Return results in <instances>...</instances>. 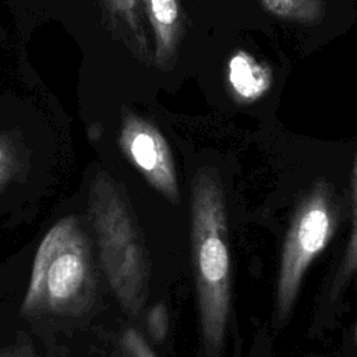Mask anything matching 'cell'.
Listing matches in <instances>:
<instances>
[{
  "instance_id": "cell-1",
  "label": "cell",
  "mask_w": 357,
  "mask_h": 357,
  "mask_svg": "<svg viewBox=\"0 0 357 357\" xmlns=\"http://www.w3.org/2000/svg\"><path fill=\"white\" fill-rule=\"evenodd\" d=\"M191 251L202 342L216 357L230 314V252L223 190L211 169L198 170L191 184Z\"/></svg>"
},
{
  "instance_id": "cell-2",
  "label": "cell",
  "mask_w": 357,
  "mask_h": 357,
  "mask_svg": "<svg viewBox=\"0 0 357 357\" xmlns=\"http://www.w3.org/2000/svg\"><path fill=\"white\" fill-rule=\"evenodd\" d=\"M93 284L86 234L77 218L66 216L46 233L38 247L22 311L78 314L89 304Z\"/></svg>"
},
{
  "instance_id": "cell-3",
  "label": "cell",
  "mask_w": 357,
  "mask_h": 357,
  "mask_svg": "<svg viewBox=\"0 0 357 357\" xmlns=\"http://www.w3.org/2000/svg\"><path fill=\"white\" fill-rule=\"evenodd\" d=\"M91 219L106 278L120 304L135 317L146 300L145 250L127 204L109 178L93 183Z\"/></svg>"
},
{
  "instance_id": "cell-4",
  "label": "cell",
  "mask_w": 357,
  "mask_h": 357,
  "mask_svg": "<svg viewBox=\"0 0 357 357\" xmlns=\"http://www.w3.org/2000/svg\"><path fill=\"white\" fill-rule=\"evenodd\" d=\"M332 191L318 180L300 202L286 234L276 289V317L287 318L311 262L326 248L335 231Z\"/></svg>"
},
{
  "instance_id": "cell-5",
  "label": "cell",
  "mask_w": 357,
  "mask_h": 357,
  "mask_svg": "<svg viewBox=\"0 0 357 357\" xmlns=\"http://www.w3.org/2000/svg\"><path fill=\"white\" fill-rule=\"evenodd\" d=\"M119 144L126 158L156 191L178 204V181L174 159L163 134L148 120L126 110Z\"/></svg>"
},
{
  "instance_id": "cell-6",
  "label": "cell",
  "mask_w": 357,
  "mask_h": 357,
  "mask_svg": "<svg viewBox=\"0 0 357 357\" xmlns=\"http://www.w3.org/2000/svg\"><path fill=\"white\" fill-rule=\"evenodd\" d=\"M153 35V66L169 70L174 66L184 31V15L178 0H141Z\"/></svg>"
},
{
  "instance_id": "cell-7",
  "label": "cell",
  "mask_w": 357,
  "mask_h": 357,
  "mask_svg": "<svg viewBox=\"0 0 357 357\" xmlns=\"http://www.w3.org/2000/svg\"><path fill=\"white\" fill-rule=\"evenodd\" d=\"M109 31L141 63L153 64L141 0H99Z\"/></svg>"
},
{
  "instance_id": "cell-8",
  "label": "cell",
  "mask_w": 357,
  "mask_h": 357,
  "mask_svg": "<svg viewBox=\"0 0 357 357\" xmlns=\"http://www.w3.org/2000/svg\"><path fill=\"white\" fill-rule=\"evenodd\" d=\"M227 81L237 102L250 103L262 98L272 85V73L252 54L238 50L227 64Z\"/></svg>"
},
{
  "instance_id": "cell-9",
  "label": "cell",
  "mask_w": 357,
  "mask_h": 357,
  "mask_svg": "<svg viewBox=\"0 0 357 357\" xmlns=\"http://www.w3.org/2000/svg\"><path fill=\"white\" fill-rule=\"evenodd\" d=\"M271 14L300 24H315L324 15V0H261Z\"/></svg>"
},
{
  "instance_id": "cell-10",
  "label": "cell",
  "mask_w": 357,
  "mask_h": 357,
  "mask_svg": "<svg viewBox=\"0 0 357 357\" xmlns=\"http://www.w3.org/2000/svg\"><path fill=\"white\" fill-rule=\"evenodd\" d=\"M342 279H354L357 283V155L351 176V231L340 271Z\"/></svg>"
},
{
  "instance_id": "cell-11",
  "label": "cell",
  "mask_w": 357,
  "mask_h": 357,
  "mask_svg": "<svg viewBox=\"0 0 357 357\" xmlns=\"http://www.w3.org/2000/svg\"><path fill=\"white\" fill-rule=\"evenodd\" d=\"M20 152L13 139L0 132V184H4L11 178L13 173H17L20 167Z\"/></svg>"
},
{
  "instance_id": "cell-12",
  "label": "cell",
  "mask_w": 357,
  "mask_h": 357,
  "mask_svg": "<svg viewBox=\"0 0 357 357\" xmlns=\"http://www.w3.org/2000/svg\"><path fill=\"white\" fill-rule=\"evenodd\" d=\"M146 329L156 343L166 339L169 332V312L165 303L159 301L151 307L146 315Z\"/></svg>"
},
{
  "instance_id": "cell-13",
  "label": "cell",
  "mask_w": 357,
  "mask_h": 357,
  "mask_svg": "<svg viewBox=\"0 0 357 357\" xmlns=\"http://www.w3.org/2000/svg\"><path fill=\"white\" fill-rule=\"evenodd\" d=\"M121 346L127 357H158L141 332L128 328L121 336Z\"/></svg>"
},
{
  "instance_id": "cell-14",
  "label": "cell",
  "mask_w": 357,
  "mask_h": 357,
  "mask_svg": "<svg viewBox=\"0 0 357 357\" xmlns=\"http://www.w3.org/2000/svg\"><path fill=\"white\" fill-rule=\"evenodd\" d=\"M0 357H38L31 346H10L0 350Z\"/></svg>"
}]
</instances>
